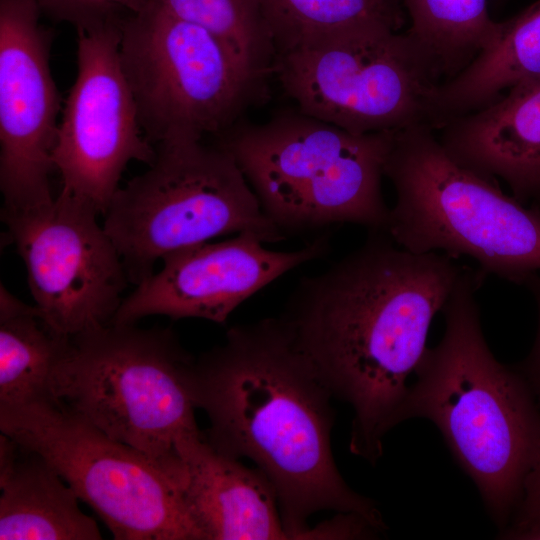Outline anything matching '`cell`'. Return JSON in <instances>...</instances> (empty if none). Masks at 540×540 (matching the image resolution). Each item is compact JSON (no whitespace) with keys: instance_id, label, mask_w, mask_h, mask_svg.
<instances>
[{"instance_id":"obj_1","label":"cell","mask_w":540,"mask_h":540,"mask_svg":"<svg viewBox=\"0 0 540 540\" xmlns=\"http://www.w3.org/2000/svg\"><path fill=\"white\" fill-rule=\"evenodd\" d=\"M464 267L438 252L414 253L385 231L303 278L282 317L333 394L354 411L350 451L372 464L402 422L407 379L421 361L435 315Z\"/></svg>"},{"instance_id":"obj_2","label":"cell","mask_w":540,"mask_h":540,"mask_svg":"<svg viewBox=\"0 0 540 540\" xmlns=\"http://www.w3.org/2000/svg\"><path fill=\"white\" fill-rule=\"evenodd\" d=\"M196 408L207 414V441L251 459L277 494L290 539L313 538L307 519L332 510L384 531L380 511L353 491L330 444L334 396L281 316L229 329L225 342L195 360Z\"/></svg>"},{"instance_id":"obj_3","label":"cell","mask_w":540,"mask_h":540,"mask_svg":"<svg viewBox=\"0 0 540 540\" xmlns=\"http://www.w3.org/2000/svg\"><path fill=\"white\" fill-rule=\"evenodd\" d=\"M482 278L466 268L461 274L442 309L443 336L419 362L401 419L435 424L501 531L540 451V404L522 373L499 362L484 338L475 298Z\"/></svg>"},{"instance_id":"obj_4","label":"cell","mask_w":540,"mask_h":540,"mask_svg":"<svg viewBox=\"0 0 540 540\" xmlns=\"http://www.w3.org/2000/svg\"><path fill=\"white\" fill-rule=\"evenodd\" d=\"M384 176L396 193L386 233L400 247L466 256L483 278L521 285L540 271V205L526 207L459 164L432 127L395 131Z\"/></svg>"},{"instance_id":"obj_5","label":"cell","mask_w":540,"mask_h":540,"mask_svg":"<svg viewBox=\"0 0 540 540\" xmlns=\"http://www.w3.org/2000/svg\"><path fill=\"white\" fill-rule=\"evenodd\" d=\"M394 133L356 134L295 109L264 123L233 125L218 144L283 234L335 223L386 232L382 178Z\"/></svg>"},{"instance_id":"obj_6","label":"cell","mask_w":540,"mask_h":540,"mask_svg":"<svg viewBox=\"0 0 540 540\" xmlns=\"http://www.w3.org/2000/svg\"><path fill=\"white\" fill-rule=\"evenodd\" d=\"M194 364L170 329L110 322L71 337L54 400L166 470L177 440L201 432Z\"/></svg>"},{"instance_id":"obj_7","label":"cell","mask_w":540,"mask_h":540,"mask_svg":"<svg viewBox=\"0 0 540 540\" xmlns=\"http://www.w3.org/2000/svg\"><path fill=\"white\" fill-rule=\"evenodd\" d=\"M103 215L136 286L154 273L156 261L218 236L250 231L264 243L285 237L232 154L203 140L156 146L148 170L119 188Z\"/></svg>"},{"instance_id":"obj_8","label":"cell","mask_w":540,"mask_h":540,"mask_svg":"<svg viewBox=\"0 0 540 540\" xmlns=\"http://www.w3.org/2000/svg\"><path fill=\"white\" fill-rule=\"evenodd\" d=\"M301 112L356 134L431 126L438 86L406 33L384 24L332 32L276 53Z\"/></svg>"},{"instance_id":"obj_9","label":"cell","mask_w":540,"mask_h":540,"mask_svg":"<svg viewBox=\"0 0 540 540\" xmlns=\"http://www.w3.org/2000/svg\"><path fill=\"white\" fill-rule=\"evenodd\" d=\"M0 430L38 452L117 540H205L155 461L58 402L0 407Z\"/></svg>"},{"instance_id":"obj_10","label":"cell","mask_w":540,"mask_h":540,"mask_svg":"<svg viewBox=\"0 0 540 540\" xmlns=\"http://www.w3.org/2000/svg\"><path fill=\"white\" fill-rule=\"evenodd\" d=\"M119 53L153 146L221 135L261 86L217 38L156 2L124 19Z\"/></svg>"},{"instance_id":"obj_11","label":"cell","mask_w":540,"mask_h":540,"mask_svg":"<svg viewBox=\"0 0 540 540\" xmlns=\"http://www.w3.org/2000/svg\"><path fill=\"white\" fill-rule=\"evenodd\" d=\"M98 213L63 192L41 206L1 211L35 305L67 337L109 324L130 282Z\"/></svg>"},{"instance_id":"obj_12","label":"cell","mask_w":540,"mask_h":540,"mask_svg":"<svg viewBox=\"0 0 540 540\" xmlns=\"http://www.w3.org/2000/svg\"><path fill=\"white\" fill-rule=\"evenodd\" d=\"M125 18L77 30V74L59 122L53 165L61 191L104 214L129 162L151 164L146 139L120 60Z\"/></svg>"},{"instance_id":"obj_13","label":"cell","mask_w":540,"mask_h":540,"mask_svg":"<svg viewBox=\"0 0 540 540\" xmlns=\"http://www.w3.org/2000/svg\"><path fill=\"white\" fill-rule=\"evenodd\" d=\"M36 0H0V190L3 208L51 202L50 173L61 108L51 35Z\"/></svg>"},{"instance_id":"obj_14","label":"cell","mask_w":540,"mask_h":540,"mask_svg":"<svg viewBox=\"0 0 540 540\" xmlns=\"http://www.w3.org/2000/svg\"><path fill=\"white\" fill-rule=\"evenodd\" d=\"M263 243L246 231L166 255L161 270L123 298L111 322L135 324L146 316L164 315L224 323L250 296L328 248L325 236L290 252L270 250Z\"/></svg>"},{"instance_id":"obj_15","label":"cell","mask_w":540,"mask_h":540,"mask_svg":"<svg viewBox=\"0 0 540 540\" xmlns=\"http://www.w3.org/2000/svg\"><path fill=\"white\" fill-rule=\"evenodd\" d=\"M170 477L205 540L290 539L277 494L258 469L216 450L203 432L179 438Z\"/></svg>"},{"instance_id":"obj_16","label":"cell","mask_w":540,"mask_h":540,"mask_svg":"<svg viewBox=\"0 0 540 540\" xmlns=\"http://www.w3.org/2000/svg\"><path fill=\"white\" fill-rule=\"evenodd\" d=\"M436 131L442 147L459 164L503 179L522 203H540V81L515 86Z\"/></svg>"},{"instance_id":"obj_17","label":"cell","mask_w":540,"mask_h":540,"mask_svg":"<svg viewBox=\"0 0 540 540\" xmlns=\"http://www.w3.org/2000/svg\"><path fill=\"white\" fill-rule=\"evenodd\" d=\"M0 539L99 540L78 496L38 452L0 434Z\"/></svg>"},{"instance_id":"obj_18","label":"cell","mask_w":540,"mask_h":540,"mask_svg":"<svg viewBox=\"0 0 540 540\" xmlns=\"http://www.w3.org/2000/svg\"><path fill=\"white\" fill-rule=\"evenodd\" d=\"M540 81V0L500 22L493 45L456 77L436 87L432 126L481 109L509 89Z\"/></svg>"},{"instance_id":"obj_19","label":"cell","mask_w":540,"mask_h":540,"mask_svg":"<svg viewBox=\"0 0 540 540\" xmlns=\"http://www.w3.org/2000/svg\"><path fill=\"white\" fill-rule=\"evenodd\" d=\"M71 337L60 334L36 305L17 299L0 286V407L55 402L57 371Z\"/></svg>"},{"instance_id":"obj_20","label":"cell","mask_w":540,"mask_h":540,"mask_svg":"<svg viewBox=\"0 0 540 540\" xmlns=\"http://www.w3.org/2000/svg\"><path fill=\"white\" fill-rule=\"evenodd\" d=\"M411 19L405 32L438 85L465 70L500 34L488 0H401Z\"/></svg>"},{"instance_id":"obj_21","label":"cell","mask_w":540,"mask_h":540,"mask_svg":"<svg viewBox=\"0 0 540 540\" xmlns=\"http://www.w3.org/2000/svg\"><path fill=\"white\" fill-rule=\"evenodd\" d=\"M217 38L259 85L274 70L275 43L258 0H153Z\"/></svg>"},{"instance_id":"obj_22","label":"cell","mask_w":540,"mask_h":540,"mask_svg":"<svg viewBox=\"0 0 540 540\" xmlns=\"http://www.w3.org/2000/svg\"><path fill=\"white\" fill-rule=\"evenodd\" d=\"M276 53L342 29L384 24L399 30L401 0H258Z\"/></svg>"},{"instance_id":"obj_23","label":"cell","mask_w":540,"mask_h":540,"mask_svg":"<svg viewBox=\"0 0 540 540\" xmlns=\"http://www.w3.org/2000/svg\"><path fill=\"white\" fill-rule=\"evenodd\" d=\"M42 12L72 24L76 30L89 29L118 15V6L100 0H36Z\"/></svg>"},{"instance_id":"obj_24","label":"cell","mask_w":540,"mask_h":540,"mask_svg":"<svg viewBox=\"0 0 540 540\" xmlns=\"http://www.w3.org/2000/svg\"><path fill=\"white\" fill-rule=\"evenodd\" d=\"M512 516L511 525L503 530H520L540 522V451L525 478L522 496Z\"/></svg>"},{"instance_id":"obj_25","label":"cell","mask_w":540,"mask_h":540,"mask_svg":"<svg viewBox=\"0 0 540 540\" xmlns=\"http://www.w3.org/2000/svg\"><path fill=\"white\" fill-rule=\"evenodd\" d=\"M532 293L538 310V327L533 347L522 362L520 372L528 381L540 404V275L530 276L524 283Z\"/></svg>"},{"instance_id":"obj_26","label":"cell","mask_w":540,"mask_h":540,"mask_svg":"<svg viewBox=\"0 0 540 540\" xmlns=\"http://www.w3.org/2000/svg\"><path fill=\"white\" fill-rule=\"evenodd\" d=\"M500 538L512 540H540V522L520 530L500 531Z\"/></svg>"},{"instance_id":"obj_27","label":"cell","mask_w":540,"mask_h":540,"mask_svg":"<svg viewBox=\"0 0 540 540\" xmlns=\"http://www.w3.org/2000/svg\"><path fill=\"white\" fill-rule=\"evenodd\" d=\"M102 2L123 7L131 13H136L147 7L153 0H100Z\"/></svg>"},{"instance_id":"obj_28","label":"cell","mask_w":540,"mask_h":540,"mask_svg":"<svg viewBox=\"0 0 540 540\" xmlns=\"http://www.w3.org/2000/svg\"><path fill=\"white\" fill-rule=\"evenodd\" d=\"M493 1H495V0H493ZM504 1H505V0H496V3H497V4H500V3H503Z\"/></svg>"}]
</instances>
